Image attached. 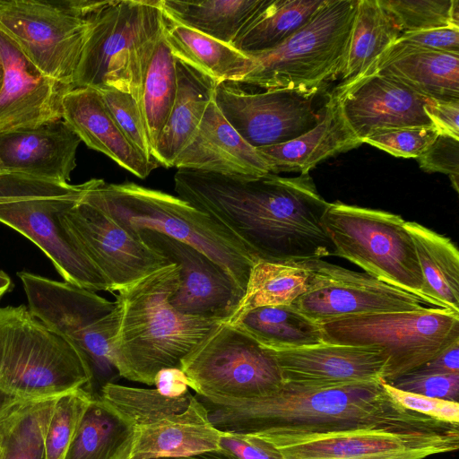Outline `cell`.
Masks as SVG:
<instances>
[{
    "instance_id": "6f0895ef",
    "label": "cell",
    "mask_w": 459,
    "mask_h": 459,
    "mask_svg": "<svg viewBox=\"0 0 459 459\" xmlns=\"http://www.w3.org/2000/svg\"><path fill=\"white\" fill-rule=\"evenodd\" d=\"M317 459H352V458L331 457V458H317Z\"/></svg>"
},
{
    "instance_id": "ffe728a7",
    "label": "cell",
    "mask_w": 459,
    "mask_h": 459,
    "mask_svg": "<svg viewBox=\"0 0 459 459\" xmlns=\"http://www.w3.org/2000/svg\"><path fill=\"white\" fill-rule=\"evenodd\" d=\"M0 56L4 65L0 133L62 119L63 100L73 86L42 74L1 30Z\"/></svg>"
},
{
    "instance_id": "cb8c5ba5",
    "label": "cell",
    "mask_w": 459,
    "mask_h": 459,
    "mask_svg": "<svg viewBox=\"0 0 459 459\" xmlns=\"http://www.w3.org/2000/svg\"><path fill=\"white\" fill-rule=\"evenodd\" d=\"M63 120L89 148L107 155L140 178H145L159 166L125 136L95 89H72L63 100Z\"/></svg>"
},
{
    "instance_id": "e575fe53",
    "label": "cell",
    "mask_w": 459,
    "mask_h": 459,
    "mask_svg": "<svg viewBox=\"0 0 459 459\" xmlns=\"http://www.w3.org/2000/svg\"><path fill=\"white\" fill-rule=\"evenodd\" d=\"M231 325H239L261 344L273 351L325 343L322 325L292 305L255 307Z\"/></svg>"
},
{
    "instance_id": "5bb4252c",
    "label": "cell",
    "mask_w": 459,
    "mask_h": 459,
    "mask_svg": "<svg viewBox=\"0 0 459 459\" xmlns=\"http://www.w3.org/2000/svg\"><path fill=\"white\" fill-rule=\"evenodd\" d=\"M301 262L309 273L308 288L291 305L319 325L354 316L425 307L418 297L367 273L324 259Z\"/></svg>"
},
{
    "instance_id": "d4e9b609",
    "label": "cell",
    "mask_w": 459,
    "mask_h": 459,
    "mask_svg": "<svg viewBox=\"0 0 459 459\" xmlns=\"http://www.w3.org/2000/svg\"><path fill=\"white\" fill-rule=\"evenodd\" d=\"M372 73L386 75L429 100H459V53L394 43L363 76Z\"/></svg>"
},
{
    "instance_id": "2e32d148",
    "label": "cell",
    "mask_w": 459,
    "mask_h": 459,
    "mask_svg": "<svg viewBox=\"0 0 459 459\" xmlns=\"http://www.w3.org/2000/svg\"><path fill=\"white\" fill-rule=\"evenodd\" d=\"M59 221L73 244L103 275L110 292L170 264L139 237L82 200Z\"/></svg>"
},
{
    "instance_id": "6da1fadb",
    "label": "cell",
    "mask_w": 459,
    "mask_h": 459,
    "mask_svg": "<svg viewBox=\"0 0 459 459\" xmlns=\"http://www.w3.org/2000/svg\"><path fill=\"white\" fill-rule=\"evenodd\" d=\"M178 196L228 230L258 261L333 255L323 217L329 206L309 174L230 177L178 169Z\"/></svg>"
},
{
    "instance_id": "4dcf8cb0",
    "label": "cell",
    "mask_w": 459,
    "mask_h": 459,
    "mask_svg": "<svg viewBox=\"0 0 459 459\" xmlns=\"http://www.w3.org/2000/svg\"><path fill=\"white\" fill-rule=\"evenodd\" d=\"M424 280L425 290L436 307L459 313V253L447 237L416 221H406Z\"/></svg>"
},
{
    "instance_id": "f5cc1de1",
    "label": "cell",
    "mask_w": 459,
    "mask_h": 459,
    "mask_svg": "<svg viewBox=\"0 0 459 459\" xmlns=\"http://www.w3.org/2000/svg\"><path fill=\"white\" fill-rule=\"evenodd\" d=\"M149 459H232L229 455L222 452L221 450L207 451L204 453L187 455V456H165V457H155Z\"/></svg>"
},
{
    "instance_id": "4fadbf2b",
    "label": "cell",
    "mask_w": 459,
    "mask_h": 459,
    "mask_svg": "<svg viewBox=\"0 0 459 459\" xmlns=\"http://www.w3.org/2000/svg\"><path fill=\"white\" fill-rule=\"evenodd\" d=\"M181 369L195 394L248 399L269 395L283 379L273 350L239 325L220 322L184 358Z\"/></svg>"
},
{
    "instance_id": "8fae6325",
    "label": "cell",
    "mask_w": 459,
    "mask_h": 459,
    "mask_svg": "<svg viewBox=\"0 0 459 459\" xmlns=\"http://www.w3.org/2000/svg\"><path fill=\"white\" fill-rule=\"evenodd\" d=\"M108 0H0V30L42 74L73 86L91 24Z\"/></svg>"
},
{
    "instance_id": "1f68e13d",
    "label": "cell",
    "mask_w": 459,
    "mask_h": 459,
    "mask_svg": "<svg viewBox=\"0 0 459 459\" xmlns=\"http://www.w3.org/2000/svg\"><path fill=\"white\" fill-rule=\"evenodd\" d=\"M266 1L160 0L168 19L230 46Z\"/></svg>"
},
{
    "instance_id": "ee69618b",
    "label": "cell",
    "mask_w": 459,
    "mask_h": 459,
    "mask_svg": "<svg viewBox=\"0 0 459 459\" xmlns=\"http://www.w3.org/2000/svg\"><path fill=\"white\" fill-rule=\"evenodd\" d=\"M394 387L428 397L458 402L459 373L420 374L407 373L388 383Z\"/></svg>"
},
{
    "instance_id": "8992f818",
    "label": "cell",
    "mask_w": 459,
    "mask_h": 459,
    "mask_svg": "<svg viewBox=\"0 0 459 459\" xmlns=\"http://www.w3.org/2000/svg\"><path fill=\"white\" fill-rule=\"evenodd\" d=\"M97 178L79 185L0 171V222L33 242L70 284L109 291L100 272L77 249L59 217L74 207Z\"/></svg>"
},
{
    "instance_id": "60d3db41",
    "label": "cell",
    "mask_w": 459,
    "mask_h": 459,
    "mask_svg": "<svg viewBox=\"0 0 459 459\" xmlns=\"http://www.w3.org/2000/svg\"><path fill=\"white\" fill-rule=\"evenodd\" d=\"M93 396L78 388L56 398L45 437L46 459H63Z\"/></svg>"
},
{
    "instance_id": "52a82bcc",
    "label": "cell",
    "mask_w": 459,
    "mask_h": 459,
    "mask_svg": "<svg viewBox=\"0 0 459 459\" xmlns=\"http://www.w3.org/2000/svg\"><path fill=\"white\" fill-rule=\"evenodd\" d=\"M92 374L79 353L24 305L0 307V391L17 399L91 393Z\"/></svg>"
},
{
    "instance_id": "277c9868",
    "label": "cell",
    "mask_w": 459,
    "mask_h": 459,
    "mask_svg": "<svg viewBox=\"0 0 459 459\" xmlns=\"http://www.w3.org/2000/svg\"><path fill=\"white\" fill-rule=\"evenodd\" d=\"M82 200L134 236L152 230L195 247L246 290L257 260L228 230L182 198L134 182L107 183L97 178Z\"/></svg>"
},
{
    "instance_id": "9c48e42d",
    "label": "cell",
    "mask_w": 459,
    "mask_h": 459,
    "mask_svg": "<svg viewBox=\"0 0 459 459\" xmlns=\"http://www.w3.org/2000/svg\"><path fill=\"white\" fill-rule=\"evenodd\" d=\"M404 223L398 214L339 201L330 203L323 217L333 255L434 307L426 293L414 245Z\"/></svg>"
},
{
    "instance_id": "816d5d0a",
    "label": "cell",
    "mask_w": 459,
    "mask_h": 459,
    "mask_svg": "<svg viewBox=\"0 0 459 459\" xmlns=\"http://www.w3.org/2000/svg\"><path fill=\"white\" fill-rule=\"evenodd\" d=\"M411 372L420 374L459 373V341L455 342L434 358Z\"/></svg>"
},
{
    "instance_id": "7c38bea8",
    "label": "cell",
    "mask_w": 459,
    "mask_h": 459,
    "mask_svg": "<svg viewBox=\"0 0 459 459\" xmlns=\"http://www.w3.org/2000/svg\"><path fill=\"white\" fill-rule=\"evenodd\" d=\"M321 325L326 343L382 350L386 357L382 378L386 383L459 341V313L436 307L354 316Z\"/></svg>"
},
{
    "instance_id": "d6a6232c",
    "label": "cell",
    "mask_w": 459,
    "mask_h": 459,
    "mask_svg": "<svg viewBox=\"0 0 459 459\" xmlns=\"http://www.w3.org/2000/svg\"><path fill=\"white\" fill-rule=\"evenodd\" d=\"M326 0H267L232 47L246 56L275 48L307 23Z\"/></svg>"
},
{
    "instance_id": "7402d4cb",
    "label": "cell",
    "mask_w": 459,
    "mask_h": 459,
    "mask_svg": "<svg viewBox=\"0 0 459 459\" xmlns=\"http://www.w3.org/2000/svg\"><path fill=\"white\" fill-rule=\"evenodd\" d=\"M80 143L63 118L0 133L2 170L69 183Z\"/></svg>"
},
{
    "instance_id": "3957f363",
    "label": "cell",
    "mask_w": 459,
    "mask_h": 459,
    "mask_svg": "<svg viewBox=\"0 0 459 459\" xmlns=\"http://www.w3.org/2000/svg\"><path fill=\"white\" fill-rule=\"evenodd\" d=\"M180 285V270L170 264L120 289L112 342L119 376L153 385L162 368H181L182 360L221 321L177 311L169 299Z\"/></svg>"
},
{
    "instance_id": "11a10c76",
    "label": "cell",
    "mask_w": 459,
    "mask_h": 459,
    "mask_svg": "<svg viewBox=\"0 0 459 459\" xmlns=\"http://www.w3.org/2000/svg\"><path fill=\"white\" fill-rule=\"evenodd\" d=\"M17 398L9 396L0 391V416Z\"/></svg>"
},
{
    "instance_id": "5b68a950",
    "label": "cell",
    "mask_w": 459,
    "mask_h": 459,
    "mask_svg": "<svg viewBox=\"0 0 459 459\" xmlns=\"http://www.w3.org/2000/svg\"><path fill=\"white\" fill-rule=\"evenodd\" d=\"M165 22L160 0H108L91 24L73 88L117 90L139 102Z\"/></svg>"
},
{
    "instance_id": "e0dca14e",
    "label": "cell",
    "mask_w": 459,
    "mask_h": 459,
    "mask_svg": "<svg viewBox=\"0 0 459 459\" xmlns=\"http://www.w3.org/2000/svg\"><path fill=\"white\" fill-rule=\"evenodd\" d=\"M180 270V285L169 299L178 312L227 321L245 291L220 264L195 247L152 230L135 234Z\"/></svg>"
},
{
    "instance_id": "d6986e66",
    "label": "cell",
    "mask_w": 459,
    "mask_h": 459,
    "mask_svg": "<svg viewBox=\"0 0 459 459\" xmlns=\"http://www.w3.org/2000/svg\"><path fill=\"white\" fill-rule=\"evenodd\" d=\"M284 459H424L456 451L459 431L397 433L368 429L273 445Z\"/></svg>"
},
{
    "instance_id": "db71d44e",
    "label": "cell",
    "mask_w": 459,
    "mask_h": 459,
    "mask_svg": "<svg viewBox=\"0 0 459 459\" xmlns=\"http://www.w3.org/2000/svg\"><path fill=\"white\" fill-rule=\"evenodd\" d=\"M12 287V281L10 277L4 272L0 270V299L2 296L10 290Z\"/></svg>"
},
{
    "instance_id": "7bdbcfd3",
    "label": "cell",
    "mask_w": 459,
    "mask_h": 459,
    "mask_svg": "<svg viewBox=\"0 0 459 459\" xmlns=\"http://www.w3.org/2000/svg\"><path fill=\"white\" fill-rule=\"evenodd\" d=\"M438 134L432 126L394 128L377 132L363 140L395 157L415 158L422 154Z\"/></svg>"
},
{
    "instance_id": "30bf717a",
    "label": "cell",
    "mask_w": 459,
    "mask_h": 459,
    "mask_svg": "<svg viewBox=\"0 0 459 459\" xmlns=\"http://www.w3.org/2000/svg\"><path fill=\"white\" fill-rule=\"evenodd\" d=\"M29 310L48 328L73 345L88 363L91 394L120 377L112 354L117 324L115 302L66 281H56L28 272L17 273Z\"/></svg>"
},
{
    "instance_id": "4316f807",
    "label": "cell",
    "mask_w": 459,
    "mask_h": 459,
    "mask_svg": "<svg viewBox=\"0 0 459 459\" xmlns=\"http://www.w3.org/2000/svg\"><path fill=\"white\" fill-rule=\"evenodd\" d=\"M221 431L194 395L183 411L136 427L130 459L187 456L219 449Z\"/></svg>"
},
{
    "instance_id": "74e56055",
    "label": "cell",
    "mask_w": 459,
    "mask_h": 459,
    "mask_svg": "<svg viewBox=\"0 0 459 459\" xmlns=\"http://www.w3.org/2000/svg\"><path fill=\"white\" fill-rule=\"evenodd\" d=\"M176 92V58L163 31L146 70L138 102L153 152L169 117Z\"/></svg>"
},
{
    "instance_id": "c3c4849f",
    "label": "cell",
    "mask_w": 459,
    "mask_h": 459,
    "mask_svg": "<svg viewBox=\"0 0 459 459\" xmlns=\"http://www.w3.org/2000/svg\"><path fill=\"white\" fill-rule=\"evenodd\" d=\"M396 44L429 50L459 53V27L446 26L401 33Z\"/></svg>"
},
{
    "instance_id": "f907efd6",
    "label": "cell",
    "mask_w": 459,
    "mask_h": 459,
    "mask_svg": "<svg viewBox=\"0 0 459 459\" xmlns=\"http://www.w3.org/2000/svg\"><path fill=\"white\" fill-rule=\"evenodd\" d=\"M153 385L161 394L170 398L181 397L189 392L187 377L178 368L160 369L154 377Z\"/></svg>"
},
{
    "instance_id": "484cf974",
    "label": "cell",
    "mask_w": 459,
    "mask_h": 459,
    "mask_svg": "<svg viewBox=\"0 0 459 459\" xmlns=\"http://www.w3.org/2000/svg\"><path fill=\"white\" fill-rule=\"evenodd\" d=\"M331 94L320 122L299 137L281 144L256 148L270 172L308 174L322 160L361 145Z\"/></svg>"
},
{
    "instance_id": "680465c9",
    "label": "cell",
    "mask_w": 459,
    "mask_h": 459,
    "mask_svg": "<svg viewBox=\"0 0 459 459\" xmlns=\"http://www.w3.org/2000/svg\"><path fill=\"white\" fill-rule=\"evenodd\" d=\"M0 171H2L1 164H0Z\"/></svg>"
},
{
    "instance_id": "ab89813d",
    "label": "cell",
    "mask_w": 459,
    "mask_h": 459,
    "mask_svg": "<svg viewBox=\"0 0 459 459\" xmlns=\"http://www.w3.org/2000/svg\"><path fill=\"white\" fill-rule=\"evenodd\" d=\"M402 33L459 27L458 0H378Z\"/></svg>"
},
{
    "instance_id": "7a4b0ae2",
    "label": "cell",
    "mask_w": 459,
    "mask_h": 459,
    "mask_svg": "<svg viewBox=\"0 0 459 459\" xmlns=\"http://www.w3.org/2000/svg\"><path fill=\"white\" fill-rule=\"evenodd\" d=\"M382 382L337 385L283 383L269 395L248 399L195 396L218 430L255 435L273 445L368 429L459 431V425L403 408L386 393Z\"/></svg>"
},
{
    "instance_id": "8d00e7d4",
    "label": "cell",
    "mask_w": 459,
    "mask_h": 459,
    "mask_svg": "<svg viewBox=\"0 0 459 459\" xmlns=\"http://www.w3.org/2000/svg\"><path fill=\"white\" fill-rule=\"evenodd\" d=\"M309 273L301 261L258 260L251 268L245 294L238 308L225 322L235 324L255 307L291 305L307 291Z\"/></svg>"
},
{
    "instance_id": "d590c367",
    "label": "cell",
    "mask_w": 459,
    "mask_h": 459,
    "mask_svg": "<svg viewBox=\"0 0 459 459\" xmlns=\"http://www.w3.org/2000/svg\"><path fill=\"white\" fill-rule=\"evenodd\" d=\"M56 397L15 399L0 416V459H46L45 437Z\"/></svg>"
},
{
    "instance_id": "f546056e",
    "label": "cell",
    "mask_w": 459,
    "mask_h": 459,
    "mask_svg": "<svg viewBox=\"0 0 459 459\" xmlns=\"http://www.w3.org/2000/svg\"><path fill=\"white\" fill-rule=\"evenodd\" d=\"M164 39L176 59L208 76L216 83H237L252 65V59L232 46L167 17Z\"/></svg>"
},
{
    "instance_id": "ba28073f",
    "label": "cell",
    "mask_w": 459,
    "mask_h": 459,
    "mask_svg": "<svg viewBox=\"0 0 459 459\" xmlns=\"http://www.w3.org/2000/svg\"><path fill=\"white\" fill-rule=\"evenodd\" d=\"M358 0H326L280 46L247 56L250 70L237 84L318 93L344 69Z\"/></svg>"
},
{
    "instance_id": "681fc988",
    "label": "cell",
    "mask_w": 459,
    "mask_h": 459,
    "mask_svg": "<svg viewBox=\"0 0 459 459\" xmlns=\"http://www.w3.org/2000/svg\"><path fill=\"white\" fill-rule=\"evenodd\" d=\"M423 109L438 134L459 140V100H429Z\"/></svg>"
},
{
    "instance_id": "ac0fdd59",
    "label": "cell",
    "mask_w": 459,
    "mask_h": 459,
    "mask_svg": "<svg viewBox=\"0 0 459 459\" xmlns=\"http://www.w3.org/2000/svg\"><path fill=\"white\" fill-rule=\"evenodd\" d=\"M332 94L361 143L380 131L431 126L423 109L429 99L378 73L338 84Z\"/></svg>"
},
{
    "instance_id": "7dc6e473",
    "label": "cell",
    "mask_w": 459,
    "mask_h": 459,
    "mask_svg": "<svg viewBox=\"0 0 459 459\" xmlns=\"http://www.w3.org/2000/svg\"><path fill=\"white\" fill-rule=\"evenodd\" d=\"M219 449L232 459H284L273 444L250 434L221 431Z\"/></svg>"
},
{
    "instance_id": "9f6ffc18",
    "label": "cell",
    "mask_w": 459,
    "mask_h": 459,
    "mask_svg": "<svg viewBox=\"0 0 459 459\" xmlns=\"http://www.w3.org/2000/svg\"><path fill=\"white\" fill-rule=\"evenodd\" d=\"M3 79H4V65H3L2 58L0 56V89L2 87Z\"/></svg>"
},
{
    "instance_id": "44dd1931",
    "label": "cell",
    "mask_w": 459,
    "mask_h": 459,
    "mask_svg": "<svg viewBox=\"0 0 459 459\" xmlns=\"http://www.w3.org/2000/svg\"><path fill=\"white\" fill-rule=\"evenodd\" d=\"M274 353L283 383L308 385L383 381L386 362L377 348L326 342Z\"/></svg>"
},
{
    "instance_id": "f1b7e54d",
    "label": "cell",
    "mask_w": 459,
    "mask_h": 459,
    "mask_svg": "<svg viewBox=\"0 0 459 459\" xmlns=\"http://www.w3.org/2000/svg\"><path fill=\"white\" fill-rule=\"evenodd\" d=\"M136 427L94 395L63 459H130Z\"/></svg>"
},
{
    "instance_id": "836d02e7",
    "label": "cell",
    "mask_w": 459,
    "mask_h": 459,
    "mask_svg": "<svg viewBox=\"0 0 459 459\" xmlns=\"http://www.w3.org/2000/svg\"><path fill=\"white\" fill-rule=\"evenodd\" d=\"M401 30L378 0H358L339 84L357 81L399 38Z\"/></svg>"
},
{
    "instance_id": "f35d334b",
    "label": "cell",
    "mask_w": 459,
    "mask_h": 459,
    "mask_svg": "<svg viewBox=\"0 0 459 459\" xmlns=\"http://www.w3.org/2000/svg\"><path fill=\"white\" fill-rule=\"evenodd\" d=\"M98 395L135 427L185 411L194 397L190 391L181 397L170 398L156 388L131 387L117 383L104 385Z\"/></svg>"
},
{
    "instance_id": "b9f144b4",
    "label": "cell",
    "mask_w": 459,
    "mask_h": 459,
    "mask_svg": "<svg viewBox=\"0 0 459 459\" xmlns=\"http://www.w3.org/2000/svg\"><path fill=\"white\" fill-rule=\"evenodd\" d=\"M99 91L107 109L125 136L143 156L156 161L137 100L131 94L117 90Z\"/></svg>"
},
{
    "instance_id": "603a6c76",
    "label": "cell",
    "mask_w": 459,
    "mask_h": 459,
    "mask_svg": "<svg viewBox=\"0 0 459 459\" xmlns=\"http://www.w3.org/2000/svg\"><path fill=\"white\" fill-rule=\"evenodd\" d=\"M173 167L230 177H259L271 173L256 149L228 123L213 100Z\"/></svg>"
},
{
    "instance_id": "f6af8a7d",
    "label": "cell",
    "mask_w": 459,
    "mask_h": 459,
    "mask_svg": "<svg viewBox=\"0 0 459 459\" xmlns=\"http://www.w3.org/2000/svg\"><path fill=\"white\" fill-rule=\"evenodd\" d=\"M386 393L403 408L436 420L459 425V403L397 389L383 381Z\"/></svg>"
},
{
    "instance_id": "bcb514c9",
    "label": "cell",
    "mask_w": 459,
    "mask_h": 459,
    "mask_svg": "<svg viewBox=\"0 0 459 459\" xmlns=\"http://www.w3.org/2000/svg\"><path fill=\"white\" fill-rule=\"evenodd\" d=\"M417 160L421 169L447 175L452 186L459 191V140L438 134Z\"/></svg>"
},
{
    "instance_id": "83f0119b",
    "label": "cell",
    "mask_w": 459,
    "mask_h": 459,
    "mask_svg": "<svg viewBox=\"0 0 459 459\" xmlns=\"http://www.w3.org/2000/svg\"><path fill=\"white\" fill-rule=\"evenodd\" d=\"M177 92L153 157L159 165L172 168L177 156L195 133L218 83L176 59Z\"/></svg>"
},
{
    "instance_id": "9a60e30c",
    "label": "cell",
    "mask_w": 459,
    "mask_h": 459,
    "mask_svg": "<svg viewBox=\"0 0 459 459\" xmlns=\"http://www.w3.org/2000/svg\"><path fill=\"white\" fill-rule=\"evenodd\" d=\"M316 93L288 89L249 92L233 82H220L213 100L228 123L252 147L290 141L315 127L324 107L316 110Z\"/></svg>"
}]
</instances>
